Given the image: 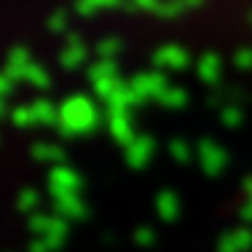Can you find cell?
I'll return each instance as SVG.
<instances>
[{"mask_svg":"<svg viewBox=\"0 0 252 252\" xmlns=\"http://www.w3.org/2000/svg\"><path fill=\"white\" fill-rule=\"evenodd\" d=\"M99 121V110L94 107V102L83 94H73L59 105V118H57V131L59 137L70 140V137L86 134L92 131Z\"/></svg>","mask_w":252,"mask_h":252,"instance_id":"obj_1","label":"cell"},{"mask_svg":"<svg viewBox=\"0 0 252 252\" xmlns=\"http://www.w3.org/2000/svg\"><path fill=\"white\" fill-rule=\"evenodd\" d=\"M131 92H134V99L142 102V99H158V94L166 89V78L164 73L158 70H151V73H140L129 81Z\"/></svg>","mask_w":252,"mask_h":252,"instance_id":"obj_2","label":"cell"},{"mask_svg":"<svg viewBox=\"0 0 252 252\" xmlns=\"http://www.w3.org/2000/svg\"><path fill=\"white\" fill-rule=\"evenodd\" d=\"M78 185H81V177H78L75 169H70V166H64V164L51 166V172H49L51 199H62V196H67V193H75Z\"/></svg>","mask_w":252,"mask_h":252,"instance_id":"obj_3","label":"cell"},{"mask_svg":"<svg viewBox=\"0 0 252 252\" xmlns=\"http://www.w3.org/2000/svg\"><path fill=\"white\" fill-rule=\"evenodd\" d=\"M199 164H201L204 175H209V177L220 175V169L225 166V151L220 145H215L212 140H201L199 142Z\"/></svg>","mask_w":252,"mask_h":252,"instance_id":"obj_4","label":"cell"},{"mask_svg":"<svg viewBox=\"0 0 252 252\" xmlns=\"http://www.w3.org/2000/svg\"><path fill=\"white\" fill-rule=\"evenodd\" d=\"M153 64L161 70H183L185 64H188V54H185L183 46L166 43L153 54Z\"/></svg>","mask_w":252,"mask_h":252,"instance_id":"obj_5","label":"cell"},{"mask_svg":"<svg viewBox=\"0 0 252 252\" xmlns=\"http://www.w3.org/2000/svg\"><path fill=\"white\" fill-rule=\"evenodd\" d=\"M107 118V131H110V137L116 142H121L126 148L131 140H134V131H131V124H129V113H105Z\"/></svg>","mask_w":252,"mask_h":252,"instance_id":"obj_6","label":"cell"},{"mask_svg":"<svg viewBox=\"0 0 252 252\" xmlns=\"http://www.w3.org/2000/svg\"><path fill=\"white\" fill-rule=\"evenodd\" d=\"M86 59V49H83V40L78 38L75 32H67L64 35V49L62 54H59V62H62V67H67V70H73L78 67V64Z\"/></svg>","mask_w":252,"mask_h":252,"instance_id":"obj_7","label":"cell"},{"mask_svg":"<svg viewBox=\"0 0 252 252\" xmlns=\"http://www.w3.org/2000/svg\"><path fill=\"white\" fill-rule=\"evenodd\" d=\"M151 153H153V140L148 134H137L134 140L126 145V164L137 169V166H142L151 158Z\"/></svg>","mask_w":252,"mask_h":252,"instance_id":"obj_8","label":"cell"},{"mask_svg":"<svg viewBox=\"0 0 252 252\" xmlns=\"http://www.w3.org/2000/svg\"><path fill=\"white\" fill-rule=\"evenodd\" d=\"M30 67V57H27V49L25 46H14V49L8 51V59H5V67L3 73L11 78V81H19V78H25Z\"/></svg>","mask_w":252,"mask_h":252,"instance_id":"obj_9","label":"cell"},{"mask_svg":"<svg viewBox=\"0 0 252 252\" xmlns=\"http://www.w3.org/2000/svg\"><path fill=\"white\" fill-rule=\"evenodd\" d=\"M196 73L204 83H218L220 75H223V62L215 51H207L199 57V64H196Z\"/></svg>","mask_w":252,"mask_h":252,"instance_id":"obj_10","label":"cell"},{"mask_svg":"<svg viewBox=\"0 0 252 252\" xmlns=\"http://www.w3.org/2000/svg\"><path fill=\"white\" fill-rule=\"evenodd\" d=\"M105 105H107V110H105V113H129V107H131V105H137L134 92H131L129 81H121V83H118V89L113 92V97L107 99Z\"/></svg>","mask_w":252,"mask_h":252,"instance_id":"obj_11","label":"cell"},{"mask_svg":"<svg viewBox=\"0 0 252 252\" xmlns=\"http://www.w3.org/2000/svg\"><path fill=\"white\" fill-rule=\"evenodd\" d=\"M54 207H57V215L64 220H81L83 215H86V207H83V201L78 199L75 193H67L62 196V199H54Z\"/></svg>","mask_w":252,"mask_h":252,"instance_id":"obj_12","label":"cell"},{"mask_svg":"<svg viewBox=\"0 0 252 252\" xmlns=\"http://www.w3.org/2000/svg\"><path fill=\"white\" fill-rule=\"evenodd\" d=\"M156 212H158L161 220H175L177 212H180V201L172 190H161L156 196Z\"/></svg>","mask_w":252,"mask_h":252,"instance_id":"obj_13","label":"cell"},{"mask_svg":"<svg viewBox=\"0 0 252 252\" xmlns=\"http://www.w3.org/2000/svg\"><path fill=\"white\" fill-rule=\"evenodd\" d=\"M30 107H32V118H35V124H54V126H57L59 107H54L49 99H35Z\"/></svg>","mask_w":252,"mask_h":252,"instance_id":"obj_14","label":"cell"},{"mask_svg":"<svg viewBox=\"0 0 252 252\" xmlns=\"http://www.w3.org/2000/svg\"><path fill=\"white\" fill-rule=\"evenodd\" d=\"M86 75L92 83H97L102 78H118V67H116L113 59H97V62H92V67L86 70Z\"/></svg>","mask_w":252,"mask_h":252,"instance_id":"obj_15","label":"cell"},{"mask_svg":"<svg viewBox=\"0 0 252 252\" xmlns=\"http://www.w3.org/2000/svg\"><path fill=\"white\" fill-rule=\"evenodd\" d=\"M32 156L38 161H43V164H54V166H59L62 164V151H59L57 145H49V142H35L32 145Z\"/></svg>","mask_w":252,"mask_h":252,"instance_id":"obj_16","label":"cell"},{"mask_svg":"<svg viewBox=\"0 0 252 252\" xmlns=\"http://www.w3.org/2000/svg\"><path fill=\"white\" fill-rule=\"evenodd\" d=\"M158 102H161L164 107H183V105H185V89L166 86L164 92L158 94Z\"/></svg>","mask_w":252,"mask_h":252,"instance_id":"obj_17","label":"cell"},{"mask_svg":"<svg viewBox=\"0 0 252 252\" xmlns=\"http://www.w3.org/2000/svg\"><path fill=\"white\" fill-rule=\"evenodd\" d=\"M25 81L27 83H32L35 89H46L51 83V78H49V73H46L40 64H35V62H30V67H27V73H25Z\"/></svg>","mask_w":252,"mask_h":252,"instance_id":"obj_18","label":"cell"},{"mask_svg":"<svg viewBox=\"0 0 252 252\" xmlns=\"http://www.w3.org/2000/svg\"><path fill=\"white\" fill-rule=\"evenodd\" d=\"M118 78H102V81H97V83H92V89H94V94H97V97L102 99V102H107L113 97V92H116L118 89Z\"/></svg>","mask_w":252,"mask_h":252,"instance_id":"obj_19","label":"cell"},{"mask_svg":"<svg viewBox=\"0 0 252 252\" xmlns=\"http://www.w3.org/2000/svg\"><path fill=\"white\" fill-rule=\"evenodd\" d=\"M62 247V239H51V236H35L32 242H30V252H54Z\"/></svg>","mask_w":252,"mask_h":252,"instance_id":"obj_20","label":"cell"},{"mask_svg":"<svg viewBox=\"0 0 252 252\" xmlns=\"http://www.w3.org/2000/svg\"><path fill=\"white\" fill-rule=\"evenodd\" d=\"M49 225H51V215H30V220H27V228L35 236H46Z\"/></svg>","mask_w":252,"mask_h":252,"instance_id":"obj_21","label":"cell"},{"mask_svg":"<svg viewBox=\"0 0 252 252\" xmlns=\"http://www.w3.org/2000/svg\"><path fill=\"white\" fill-rule=\"evenodd\" d=\"M118 51H121V40H118V38H105V40H99V43H97L99 59H113Z\"/></svg>","mask_w":252,"mask_h":252,"instance_id":"obj_22","label":"cell"},{"mask_svg":"<svg viewBox=\"0 0 252 252\" xmlns=\"http://www.w3.org/2000/svg\"><path fill=\"white\" fill-rule=\"evenodd\" d=\"M228 236H231L233 247H236L239 252L250 250L252 247V233L247 231V228H236V231H228Z\"/></svg>","mask_w":252,"mask_h":252,"instance_id":"obj_23","label":"cell"},{"mask_svg":"<svg viewBox=\"0 0 252 252\" xmlns=\"http://www.w3.org/2000/svg\"><path fill=\"white\" fill-rule=\"evenodd\" d=\"M220 121L225 126H239L242 124V107L239 105H223L220 107Z\"/></svg>","mask_w":252,"mask_h":252,"instance_id":"obj_24","label":"cell"},{"mask_svg":"<svg viewBox=\"0 0 252 252\" xmlns=\"http://www.w3.org/2000/svg\"><path fill=\"white\" fill-rule=\"evenodd\" d=\"M16 207H19L22 212H32V209L38 207V193H35L32 188L22 190V193L16 196Z\"/></svg>","mask_w":252,"mask_h":252,"instance_id":"obj_25","label":"cell"},{"mask_svg":"<svg viewBox=\"0 0 252 252\" xmlns=\"http://www.w3.org/2000/svg\"><path fill=\"white\" fill-rule=\"evenodd\" d=\"M183 11H185L183 0H161V3H158V11H156V14H158V16H166V19H169V16H177V14H183Z\"/></svg>","mask_w":252,"mask_h":252,"instance_id":"obj_26","label":"cell"},{"mask_svg":"<svg viewBox=\"0 0 252 252\" xmlns=\"http://www.w3.org/2000/svg\"><path fill=\"white\" fill-rule=\"evenodd\" d=\"M11 121H14L16 126L35 124V118H32V107H30V105H19V107H14V110H11Z\"/></svg>","mask_w":252,"mask_h":252,"instance_id":"obj_27","label":"cell"},{"mask_svg":"<svg viewBox=\"0 0 252 252\" xmlns=\"http://www.w3.org/2000/svg\"><path fill=\"white\" fill-rule=\"evenodd\" d=\"M169 156L175 161H180V164H185V161L190 158V151H188V145H185L183 140H172L169 142Z\"/></svg>","mask_w":252,"mask_h":252,"instance_id":"obj_28","label":"cell"},{"mask_svg":"<svg viewBox=\"0 0 252 252\" xmlns=\"http://www.w3.org/2000/svg\"><path fill=\"white\" fill-rule=\"evenodd\" d=\"M49 30L51 32H64V30H67V16H64V11H54L49 16Z\"/></svg>","mask_w":252,"mask_h":252,"instance_id":"obj_29","label":"cell"},{"mask_svg":"<svg viewBox=\"0 0 252 252\" xmlns=\"http://www.w3.org/2000/svg\"><path fill=\"white\" fill-rule=\"evenodd\" d=\"M233 62H236V67L250 70L252 67V49H239L236 54H233Z\"/></svg>","mask_w":252,"mask_h":252,"instance_id":"obj_30","label":"cell"},{"mask_svg":"<svg viewBox=\"0 0 252 252\" xmlns=\"http://www.w3.org/2000/svg\"><path fill=\"white\" fill-rule=\"evenodd\" d=\"M134 242L140 244V247H151V244L156 242V236H153L151 228H137V231H134Z\"/></svg>","mask_w":252,"mask_h":252,"instance_id":"obj_31","label":"cell"},{"mask_svg":"<svg viewBox=\"0 0 252 252\" xmlns=\"http://www.w3.org/2000/svg\"><path fill=\"white\" fill-rule=\"evenodd\" d=\"M75 11L81 16H89V14H94V11H97V5H94L92 0H75Z\"/></svg>","mask_w":252,"mask_h":252,"instance_id":"obj_32","label":"cell"},{"mask_svg":"<svg viewBox=\"0 0 252 252\" xmlns=\"http://www.w3.org/2000/svg\"><path fill=\"white\" fill-rule=\"evenodd\" d=\"M131 3H134V8H140V11H158L161 0H131Z\"/></svg>","mask_w":252,"mask_h":252,"instance_id":"obj_33","label":"cell"},{"mask_svg":"<svg viewBox=\"0 0 252 252\" xmlns=\"http://www.w3.org/2000/svg\"><path fill=\"white\" fill-rule=\"evenodd\" d=\"M11 83H14V81H11V78L5 75L3 70H0V99L8 97V94H11Z\"/></svg>","mask_w":252,"mask_h":252,"instance_id":"obj_34","label":"cell"},{"mask_svg":"<svg viewBox=\"0 0 252 252\" xmlns=\"http://www.w3.org/2000/svg\"><path fill=\"white\" fill-rule=\"evenodd\" d=\"M218 252H239L236 247H233V242H231V236H220V242H218Z\"/></svg>","mask_w":252,"mask_h":252,"instance_id":"obj_35","label":"cell"},{"mask_svg":"<svg viewBox=\"0 0 252 252\" xmlns=\"http://www.w3.org/2000/svg\"><path fill=\"white\" fill-rule=\"evenodd\" d=\"M242 218H244V220H252V199L242 207Z\"/></svg>","mask_w":252,"mask_h":252,"instance_id":"obj_36","label":"cell"},{"mask_svg":"<svg viewBox=\"0 0 252 252\" xmlns=\"http://www.w3.org/2000/svg\"><path fill=\"white\" fill-rule=\"evenodd\" d=\"M183 5H185V8H199L201 0H183Z\"/></svg>","mask_w":252,"mask_h":252,"instance_id":"obj_37","label":"cell"},{"mask_svg":"<svg viewBox=\"0 0 252 252\" xmlns=\"http://www.w3.org/2000/svg\"><path fill=\"white\" fill-rule=\"evenodd\" d=\"M244 190H247L250 199H252V177H247V183H244Z\"/></svg>","mask_w":252,"mask_h":252,"instance_id":"obj_38","label":"cell"},{"mask_svg":"<svg viewBox=\"0 0 252 252\" xmlns=\"http://www.w3.org/2000/svg\"><path fill=\"white\" fill-rule=\"evenodd\" d=\"M0 113H3V102H0Z\"/></svg>","mask_w":252,"mask_h":252,"instance_id":"obj_39","label":"cell"}]
</instances>
